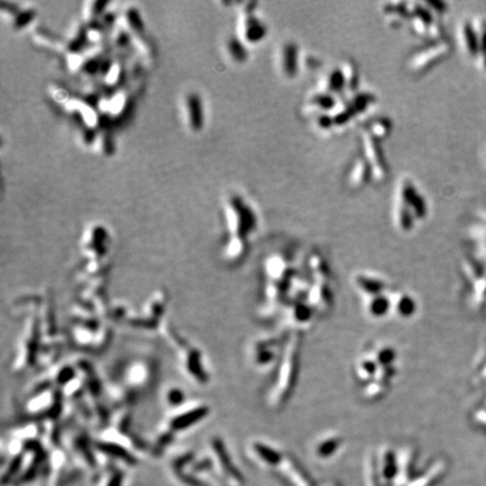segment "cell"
<instances>
[{
    "mask_svg": "<svg viewBox=\"0 0 486 486\" xmlns=\"http://www.w3.org/2000/svg\"><path fill=\"white\" fill-rule=\"evenodd\" d=\"M298 353H300V338L297 335H293L287 341L284 349L277 383L275 384L274 390L269 395V404H271V406L282 404L293 388L297 373Z\"/></svg>",
    "mask_w": 486,
    "mask_h": 486,
    "instance_id": "1",
    "label": "cell"
},
{
    "mask_svg": "<svg viewBox=\"0 0 486 486\" xmlns=\"http://www.w3.org/2000/svg\"><path fill=\"white\" fill-rule=\"evenodd\" d=\"M353 285L366 298L383 295L384 290L386 289V284L384 280L366 274H357L354 276Z\"/></svg>",
    "mask_w": 486,
    "mask_h": 486,
    "instance_id": "2",
    "label": "cell"
},
{
    "mask_svg": "<svg viewBox=\"0 0 486 486\" xmlns=\"http://www.w3.org/2000/svg\"><path fill=\"white\" fill-rule=\"evenodd\" d=\"M391 303V309L396 315L403 319L412 316L416 313L417 304L410 295L403 291H391L388 294Z\"/></svg>",
    "mask_w": 486,
    "mask_h": 486,
    "instance_id": "3",
    "label": "cell"
},
{
    "mask_svg": "<svg viewBox=\"0 0 486 486\" xmlns=\"http://www.w3.org/2000/svg\"><path fill=\"white\" fill-rule=\"evenodd\" d=\"M366 309L367 313L373 317H382L391 309V303L388 296L378 295L366 298Z\"/></svg>",
    "mask_w": 486,
    "mask_h": 486,
    "instance_id": "4",
    "label": "cell"
},
{
    "mask_svg": "<svg viewBox=\"0 0 486 486\" xmlns=\"http://www.w3.org/2000/svg\"><path fill=\"white\" fill-rule=\"evenodd\" d=\"M377 368H378V364L375 361V359L373 358V356H368V354L359 358L356 365V371L358 376L360 377L362 380H369L374 378L376 375Z\"/></svg>",
    "mask_w": 486,
    "mask_h": 486,
    "instance_id": "5",
    "label": "cell"
},
{
    "mask_svg": "<svg viewBox=\"0 0 486 486\" xmlns=\"http://www.w3.org/2000/svg\"><path fill=\"white\" fill-rule=\"evenodd\" d=\"M309 300L316 308L324 309L329 303V296L327 294V284L315 283V286L312 287L309 291Z\"/></svg>",
    "mask_w": 486,
    "mask_h": 486,
    "instance_id": "6",
    "label": "cell"
},
{
    "mask_svg": "<svg viewBox=\"0 0 486 486\" xmlns=\"http://www.w3.org/2000/svg\"><path fill=\"white\" fill-rule=\"evenodd\" d=\"M288 317L294 323L305 324L311 320L312 313L309 308H308V305L296 304L290 308L288 312Z\"/></svg>",
    "mask_w": 486,
    "mask_h": 486,
    "instance_id": "7",
    "label": "cell"
},
{
    "mask_svg": "<svg viewBox=\"0 0 486 486\" xmlns=\"http://www.w3.org/2000/svg\"><path fill=\"white\" fill-rule=\"evenodd\" d=\"M372 356L378 366H390L393 364L396 353L393 348L390 346H382L377 348Z\"/></svg>",
    "mask_w": 486,
    "mask_h": 486,
    "instance_id": "8",
    "label": "cell"
},
{
    "mask_svg": "<svg viewBox=\"0 0 486 486\" xmlns=\"http://www.w3.org/2000/svg\"><path fill=\"white\" fill-rule=\"evenodd\" d=\"M253 451L263 461L267 464H275L279 461L278 452H276L272 448H269L264 443H255L253 444Z\"/></svg>",
    "mask_w": 486,
    "mask_h": 486,
    "instance_id": "9",
    "label": "cell"
},
{
    "mask_svg": "<svg viewBox=\"0 0 486 486\" xmlns=\"http://www.w3.org/2000/svg\"><path fill=\"white\" fill-rule=\"evenodd\" d=\"M276 347L275 342H271L270 345H259L257 349V361L260 365H267L269 362H272L276 358Z\"/></svg>",
    "mask_w": 486,
    "mask_h": 486,
    "instance_id": "10",
    "label": "cell"
},
{
    "mask_svg": "<svg viewBox=\"0 0 486 486\" xmlns=\"http://www.w3.org/2000/svg\"><path fill=\"white\" fill-rule=\"evenodd\" d=\"M287 272V265L280 258H274L268 263V274L275 280H282Z\"/></svg>",
    "mask_w": 486,
    "mask_h": 486,
    "instance_id": "11",
    "label": "cell"
},
{
    "mask_svg": "<svg viewBox=\"0 0 486 486\" xmlns=\"http://www.w3.org/2000/svg\"><path fill=\"white\" fill-rule=\"evenodd\" d=\"M340 443H341V441H340V438H338L336 436L334 435L328 436L324 437V438L320 441L319 446H317V449H319V452L321 455L327 456L329 454L334 452Z\"/></svg>",
    "mask_w": 486,
    "mask_h": 486,
    "instance_id": "12",
    "label": "cell"
},
{
    "mask_svg": "<svg viewBox=\"0 0 486 486\" xmlns=\"http://www.w3.org/2000/svg\"><path fill=\"white\" fill-rule=\"evenodd\" d=\"M366 152H367L368 158H371L373 160V169L377 170L378 168L379 170H382V162L383 158L379 153H377V148L375 145V142L372 139H366Z\"/></svg>",
    "mask_w": 486,
    "mask_h": 486,
    "instance_id": "13",
    "label": "cell"
},
{
    "mask_svg": "<svg viewBox=\"0 0 486 486\" xmlns=\"http://www.w3.org/2000/svg\"><path fill=\"white\" fill-rule=\"evenodd\" d=\"M394 374H395V369L393 367V365L378 366V368H377V372H376V375H375V377H374V380L386 385V383L390 382V380L392 379V377L394 376Z\"/></svg>",
    "mask_w": 486,
    "mask_h": 486,
    "instance_id": "14",
    "label": "cell"
},
{
    "mask_svg": "<svg viewBox=\"0 0 486 486\" xmlns=\"http://www.w3.org/2000/svg\"><path fill=\"white\" fill-rule=\"evenodd\" d=\"M366 175H367V171H365L364 162L358 163L353 169V178H351V181H353V184L356 186L361 185L362 182L366 181Z\"/></svg>",
    "mask_w": 486,
    "mask_h": 486,
    "instance_id": "15",
    "label": "cell"
},
{
    "mask_svg": "<svg viewBox=\"0 0 486 486\" xmlns=\"http://www.w3.org/2000/svg\"><path fill=\"white\" fill-rule=\"evenodd\" d=\"M385 388H386V385L374 380V382L372 384H369L368 387L366 388L365 394L366 396H368V398H377V396L382 395L384 393Z\"/></svg>",
    "mask_w": 486,
    "mask_h": 486,
    "instance_id": "16",
    "label": "cell"
}]
</instances>
